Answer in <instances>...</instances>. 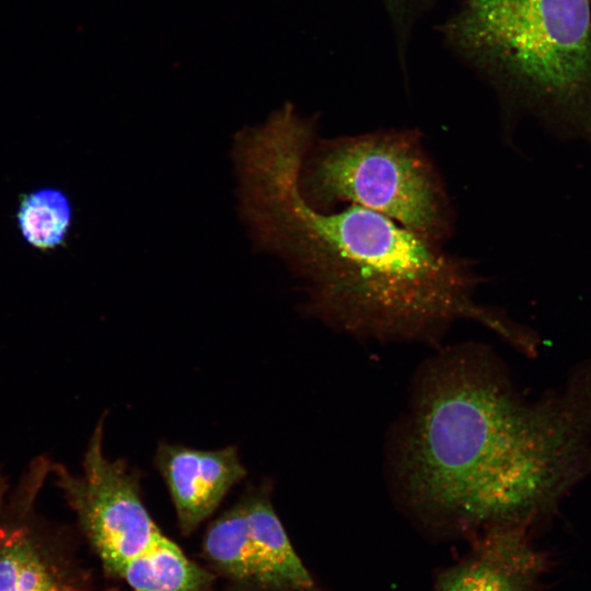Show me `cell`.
Listing matches in <instances>:
<instances>
[{
    "label": "cell",
    "mask_w": 591,
    "mask_h": 591,
    "mask_svg": "<svg viewBox=\"0 0 591 591\" xmlns=\"http://www.w3.org/2000/svg\"><path fill=\"white\" fill-rule=\"evenodd\" d=\"M269 485L248 489L213 520L201 555L234 591H323L292 546Z\"/></svg>",
    "instance_id": "cell-6"
},
{
    "label": "cell",
    "mask_w": 591,
    "mask_h": 591,
    "mask_svg": "<svg viewBox=\"0 0 591 591\" xmlns=\"http://www.w3.org/2000/svg\"><path fill=\"white\" fill-rule=\"evenodd\" d=\"M443 30L501 90L591 141L590 0H463Z\"/></svg>",
    "instance_id": "cell-3"
},
{
    "label": "cell",
    "mask_w": 591,
    "mask_h": 591,
    "mask_svg": "<svg viewBox=\"0 0 591 591\" xmlns=\"http://www.w3.org/2000/svg\"><path fill=\"white\" fill-rule=\"evenodd\" d=\"M108 591H119V590H117V589H109Z\"/></svg>",
    "instance_id": "cell-12"
},
{
    "label": "cell",
    "mask_w": 591,
    "mask_h": 591,
    "mask_svg": "<svg viewBox=\"0 0 591 591\" xmlns=\"http://www.w3.org/2000/svg\"><path fill=\"white\" fill-rule=\"evenodd\" d=\"M155 465L169 489L183 535L196 531L247 474L232 445L199 450L162 442Z\"/></svg>",
    "instance_id": "cell-8"
},
{
    "label": "cell",
    "mask_w": 591,
    "mask_h": 591,
    "mask_svg": "<svg viewBox=\"0 0 591 591\" xmlns=\"http://www.w3.org/2000/svg\"><path fill=\"white\" fill-rule=\"evenodd\" d=\"M299 187L316 210L357 205L436 244L453 231L445 185L413 129L315 139L303 159Z\"/></svg>",
    "instance_id": "cell-4"
},
{
    "label": "cell",
    "mask_w": 591,
    "mask_h": 591,
    "mask_svg": "<svg viewBox=\"0 0 591 591\" xmlns=\"http://www.w3.org/2000/svg\"><path fill=\"white\" fill-rule=\"evenodd\" d=\"M16 221L22 237L32 247L48 252L65 245L72 223V208L67 195L57 188L43 187L20 197Z\"/></svg>",
    "instance_id": "cell-10"
},
{
    "label": "cell",
    "mask_w": 591,
    "mask_h": 591,
    "mask_svg": "<svg viewBox=\"0 0 591 591\" xmlns=\"http://www.w3.org/2000/svg\"><path fill=\"white\" fill-rule=\"evenodd\" d=\"M523 525H496L471 538L463 559L442 570L433 591H532L542 569Z\"/></svg>",
    "instance_id": "cell-9"
},
{
    "label": "cell",
    "mask_w": 591,
    "mask_h": 591,
    "mask_svg": "<svg viewBox=\"0 0 591 591\" xmlns=\"http://www.w3.org/2000/svg\"><path fill=\"white\" fill-rule=\"evenodd\" d=\"M53 461L34 457L11 486L0 467V591H94L69 529L36 508Z\"/></svg>",
    "instance_id": "cell-7"
},
{
    "label": "cell",
    "mask_w": 591,
    "mask_h": 591,
    "mask_svg": "<svg viewBox=\"0 0 591 591\" xmlns=\"http://www.w3.org/2000/svg\"><path fill=\"white\" fill-rule=\"evenodd\" d=\"M104 428L90 436L81 474L53 463L55 485L103 569L130 591H212L215 576L182 551L153 521L140 475L103 451Z\"/></svg>",
    "instance_id": "cell-5"
},
{
    "label": "cell",
    "mask_w": 591,
    "mask_h": 591,
    "mask_svg": "<svg viewBox=\"0 0 591 591\" xmlns=\"http://www.w3.org/2000/svg\"><path fill=\"white\" fill-rule=\"evenodd\" d=\"M309 146L301 131L268 125L231 148L237 209L253 245L304 282L309 314L385 344L437 345L467 320L528 349L524 333L476 301L482 278L472 262L360 206L311 207L299 187Z\"/></svg>",
    "instance_id": "cell-1"
},
{
    "label": "cell",
    "mask_w": 591,
    "mask_h": 591,
    "mask_svg": "<svg viewBox=\"0 0 591 591\" xmlns=\"http://www.w3.org/2000/svg\"><path fill=\"white\" fill-rule=\"evenodd\" d=\"M387 9L392 12L397 21L403 23L408 16L414 13L415 9L426 0H383Z\"/></svg>",
    "instance_id": "cell-11"
},
{
    "label": "cell",
    "mask_w": 591,
    "mask_h": 591,
    "mask_svg": "<svg viewBox=\"0 0 591 591\" xmlns=\"http://www.w3.org/2000/svg\"><path fill=\"white\" fill-rule=\"evenodd\" d=\"M549 413L517 395L478 343L438 350L416 370L385 443V479L420 529L472 538L523 525L549 495L556 455Z\"/></svg>",
    "instance_id": "cell-2"
}]
</instances>
